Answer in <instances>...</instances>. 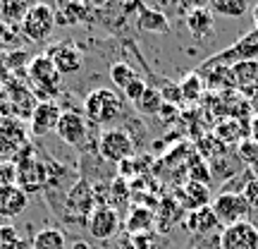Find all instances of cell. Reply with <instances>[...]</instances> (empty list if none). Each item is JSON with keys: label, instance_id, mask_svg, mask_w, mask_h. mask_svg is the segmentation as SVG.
Listing matches in <instances>:
<instances>
[{"label": "cell", "instance_id": "6da1fadb", "mask_svg": "<svg viewBox=\"0 0 258 249\" xmlns=\"http://www.w3.org/2000/svg\"><path fill=\"white\" fill-rule=\"evenodd\" d=\"M122 108H124V98L117 91L105 89V86L89 91L84 98V118H86V122L98 125V127H108L115 120H120Z\"/></svg>", "mask_w": 258, "mask_h": 249}, {"label": "cell", "instance_id": "7a4b0ae2", "mask_svg": "<svg viewBox=\"0 0 258 249\" xmlns=\"http://www.w3.org/2000/svg\"><path fill=\"white\" fill-rule=\"evenodd\" d=\"M60 84H62V77L46 53L31 58V63L27 67V86L34 91L36 98L53 101V96H57V91H60Z\"/></svg>", "mask_w": 258, "mask_h": 249}, {"label": "cell", "instance_id": "3957f363", "mask_svg": "<svg viewBox=\"0 0 258 249\" xmlns=\"http://www.w3.org/2000/svg\"><path fill=\"white\" fill-rule=\"evenodd\" d=\"M36 154V151H34ZM29 146L22 151L17 156V182L15 185L27 194H36V192H43L48 185V168H46V161H41L38 156H34Z\"/></svg>", "mask_w": 258, "mask_h": 249}, {"label": "cell", "instance_id": "277c9868", "mask_svg": "<svg viewBox=\"0 0 258 249\" xmlns=\"http://www.w3.org/2000/svg\"><path fill=\"white\" fill-rule=\"evenodd\" d=\"M55 8L53 5H46V3H36V5H31L27 12V17L22 19V34L27 41H34V43H43L50 34H53V29H55Z\"/></svg>", "mask_w": 258, "mask_h": 249}, {"label": "cell", "instance_id": "5b68a950", "mask_svg": "<svg viewBox=\"0 0 258 249\" xmlns=\"http://www.w3.org/2000/svg\"><path fill=\"white\" fill-rule=\"evenodd\" d=\"M98 154L105 163L120 166L122 161L134 156V139L127 129L122 127H108L98 137Z\"/></svg>", "mask_w": 258, "mask_h": 249}, {"label": "cell", "instance_id": "8992f818", "mask_svg": "<svg viewBox=\"0 0 258 249\" xmlns=\"http://www.w3.org/2000/svg\"><path fill=\"white\" fill-rule=\"evenodd\" d=\"M93 209H96L93 187L89 185L84 177H79V180L67 189V194H64V211H67L64 218L72 223H84V225H86V221H89V216H91Z\"/></svg>", "mask_w": 258, "mask_h": 249}, {"label": "cell", "instance_id": "52a82bcc", "mask_svg": "<svg viewBox=\"0 0 258 249\" xmlns=\"http://www.w3.org/2000/svg\"><path fill=\"white\" fill-rule=\"evenodd\" d=\"M211 206H213V211H215V216H218L220 225H225V228L234 225V223L249 221L251 206L244 199L241 192H220Z\"/></svg>", "mask_w": 258, "mask_h": 249}, {"label": "cell", "instance_id": "ba28073f", "mask_svg": "<svg viewBox=\"0 0 258 249\" xmlns=\"http://www.w3.org/2000/svg\"><path fill=\"white\" fill-rule=\"evenodd\" d=\"M86 230L96 240H110L120 230V213L110 204H96L86 221Z\"/></svg>", "mask_w": 258, "mask_h": 249}, {"label": "cell", "instance_id": "9c48e42d", "mask_svg": "<svg viewBox=\"0 0 258 249\" xmlns=\"http://www.w3.org/2000/svg\"><path fill=\"white\" fill-rule=\"evenodd\" d=\"M241 60H258V29L249 31V34H244V36L237 41V43H232L230 48H225L220 53H215L211 60H206V63L211 65H234V63H241Z\"/></svg>", "mask_w": 258, "mask_h": 249}, {"label": "cell", "instance_id": "30bf717a", "mask_svg": "<svg viewBox=\"0 0 258 249\" xmlns=\"http://www.w3.org/2000/svg\"><path fill=\"white\" fill-rule=\"evenodd\" d=\"M46 56L53 60L55 70L60 72V77L79 72V70H82V65H84L82 48L77 46V43H72V41H60V43H53V46L46 51Z\"/></svg>", "mask_w": 258, "mask_h": 249}, {"label": "cell", "instance_id": "8fae6325", "mask_svg": "<svg viewBox=\"0 0 258 249\" xmlns=\"http://www.w3.org/2000/svg\"><path fill=\"white\" fill-rule=\"evenodd\" d=\"M220 249H258V228L251 221L222 228Z\"/></svg>", "mask_w": 258, "mask_h": 249}, {"label": "cell", "instance_id": "7c38bea8", "mask_svg": "<svg viewBox=\"0 0 258 249\" xmlns=\"http://www.w3.org/2000/svg\"><path fill=\"white\" fill-rule=\"evenodd\" d=\"M55 134L62 139L67 146H82V141L89 137V122L79 111H62L57 120Z\"/></svg>", "mask_w": 258, "mask_h": 249}, {"label": "cell", "instance_id": "4fadbf2b", "mask_svg": "<svg viewBox=\"0 0 258 249\" xmlns=\"http://www.w3.org/2000/svg\"><path fill=\"white\" fill-rule=\"evenodd\" d=\"M60 115H62V108L55 101H38L31 118H29V134L48 137L50 132H55Z\"/></svg>", "mask_w": 258, "mask_h": 249}, {"label": "cell", "instance_id": "5bb4252c", "mask_svg": "<svg viewBox=\"0 0 258 249\" xmlns=\"http://www.w3.org/2000/svg\"><path fill=\"white\" fill-rule=\"evenodd\" d=\"M29 146L27 129L15 118H3L0 120V156H15L22 154Z\"/></svg>", "mask_w": 258, "mask_h": 249}, {"label": "cell", "instance_id": "9a60e30c", "mask_svg": "<svg viewBox=\"0 0 258 249\" xmlns=\"http://www.w3.org/2000/svg\"><path fill=\"white\" fill-rule=\"evenodd\" d=\"M234 91L249 93V98L258 91V60H241L232 65Z\"/></svg>", "mask_w": 258, "mask_h": 249}, {"label": "cell", "instance_id": "2e32d148", "mask_svg": "<svg viewBox=\"0 0 258 249\" xmlns=\"http://www.w3.org/2000/svg\"><path fill=\"white\" fill-rule=\"evenodd\" d=\"M29 206V194L22 192L17 185L0 187V218H15L24 213Z\"/></svg>", "mask_w": 258, "mask_h": 249}, {"label": "cell", "instance_id": "e0dca14e", "mask_svg": "<svg viewBox=\"0 0 258 249\" xmlns=\"http://www.w3.org/2000/svg\"><path fill=\"white\" fill-rule=\"evenodd\" d=\"M184 24L191 36L203 38V36H208L213 31V27H215V15L211 12L208 5H194V8L186 12Z\"/></svg>", "mask_w": 258, "mask_h": 249}, {"label": "cell", "instance_id": "ac0fdd59", "mask_svg": "<svg viewBox=\"0 0 258 249\" xmlns=\"http://www.w3.org/2000/svg\"><path fill=\"white\" fill-rule=\"evenodd\" d=\"M203 84L208 89H215V91H225V89H234V79H232V67L230 65H211L203 63L201 72Z\"/></svg>", "mask_w": 258, "mask_h": 249}, {"label": "cell", "instance_id": "d6986e66", "mask_svg": "<svg viewBox=\"0 0 258 249\" xmlns=\"http://www.w3.org/2000/svg\"><path fill=\"white\" fill-rule=\"evenodd\" d=\"M184 223H186V230L194 232V235H208V232L220 228V221H218V216L213 211V206H203V209L189 211Z\"/></svg>", "mask_w": 258, "mask_h": 249}, {"label": "cell", "instance_id": "ffe728a7", "mask_svg": "<svg viewBox=\"0 0 258 249\" xmlns=\"http://www.w3.org/2000/svg\"><path fill=\"white\" fill-rule=\"evenodd\" d=\"M179 206L186 211H196L203 206H211V187L201 185V182H186L179 192Z\"/></svg>", "mask_w": 258, "mask_h": 249}, {"label": "cell", "instance_id": "44dd1931", "mask_svg": "<svg viewBox=\"0 0 258 249\" xmlns=\"http://www.w3.org/2000/svg\"><path fill=\"white\" fill-rule=\"evenodd\" d=\"M137 27L139 31H148V34H167L170 31V19H167L165 12L144 5L137 12Z\"/></svg>", "mask_w": 258, "mask_h": 249}, {"label": "cell", "instance_id": "7402d4cb", "mask_svg": "<svg viewBox=\"0 0 258 249\" xmlns=\"http://www.w3.org/2000/svg\"><path fill=\"white\" fill-rule=\"evenodd\" d=\"M215 139L222 146H239L246 139V127L239 118H225V120L215 127Z\"/></svg>", "mask_w": 258, "mask_h": 249}, {"label": "cell", "instance_id": "603a6c76", "mask_svg": "<svg viewBox=\"0 0 258 249\" xmlns=\"http://www.w3.org/2000/svg\"><path fill=\"white\" fill-rule=\"evenodd\" d=\"M91 19V8L84 3H67L55 8V24L60 27H70V24H82Z\"/></svg>", "mask_w": 258, "mask_h": 249}, {"label": "cell", "instance_id": "cb8c5ba5", "mask_svg": "<svg viewBox=\"0 0 258 249\" xmlns=\"http://www.w3.org/2000/svg\"><path fill=\"white\" fill-rule=\"evenodd\" d=\"M31 249H67L64 232L57 228H43L31 237Z\"/></svg>", "mask_w": 258, "mask_h": 249}, {"label": "cell", "instance_id": "d4e9b609", "mask_svg": "<svg viewBox=\"0 0 258 249\" xmlns=\"http://www.w3.org/2000/svg\"><path fill=\"white\" fill-rule=\"evenodd\" d=\"M29 8H31V5L24 3V0H3V3H0V22L12 24V27H19L22 19L27 17Z\"/></svg>", "mask_w": 258, "mask_h": 249}, {"label": "cell", "instance_id": "484cf974", "mask_svg": "<svg viewBox=\"0 0 258 249\" xmlns=\"http://www.w3.org/2000/svg\"><path fill=\"white\" fill-rule=\"evenodd\" d=\"M179 89H182V103H199L203 91H206V84H203V77L199 72H189L179 82Z\"/></svg>", "mask_w": 258, "mask_h": 249}, {"label": "cell", "instance_id": "4316f807", "mask_svg": "<svg viewBox=\"0 0 258 249\" xmlns=\"http://www.w3.org/2000/svg\"><path fill=\"white\" fill-rule=\"evenodd\" d=\"M163 106H165V103H163V96H160V91L153 89V86H148L146 93L134 103V108H137L141 115H146V118H156V115H160Z\"/></svg>", "mask_w": 258, "mask_h": 249}, {"label": "cell", "instance_id": "83f0119b", "mask_svg": "<svg viewBox=\"0 0 258 249\" xmlns=\"http://www.w3.org/2000/svg\"><path fill=\"white\" fill-rule=\"evenodd\" d=\"M27 38L22 34L19 27H12V24H5L0 22V53H12V51H22V43Z\"/></svg>", "mask_w": 258, "mask_h": 249}, {"label": "cell", "instance_id": "f1b7e54d", "mask_svg": "<svg viewBox=\"0 0 258 249\" xmlns=\"http://www.w3.org/2000/svg\"><path fill=\"white\" fill-rule=\"evenodd\" d=\"M211 12L213 15H222V17H230V19H239L246 15L249 5L244 0H213L211 5Z\"/></svg>", "mask_w": 258, "mask_h": 249}, {"label": "cell", "instance_id": "f546056e", "mask_svg": "<svg viewBox=\"0 0 258 249\" xmlns=\"http://www.w3.org/2000/svg\"><path fill=\"white\" fill-rule=\"evenodd\" d=\"M151 223H153V213L144 209V206H139V209H132L127 216V230L129 232H146L151 228Z\"/></svg>", "mask_w": 258, "mask_h": 249}, {"label": "cell", "instance_id": "4dcf8cb0", "mask_svg": "<svg viewBox=\"0 0 258 249\" xmlns=\"http://www.w3.org/2000/svg\"><path fill=\"white\" fill-rule=\"evenodd\" d=\"M137 77L139 74L134 72V67H132L129 63H115L110 67V79H112V84H115L120 91H124L129 84L137 79Z\"/></svg>", "mask_w": 258, "mask_h": 249}, {"label": "cell", "instance_id": "1f68e13d", "mask_svg": "<svg viewBox=\"0 0 258 249\" xmlns=\"http://www.w3.org/2000/svg\"><path fill=\"white\" fill-rule=\"evenodd\" d=\"M31 242H27L12 225H0V249H29Z\"/></svg>", "mask_w": 258, "mask_h": 249}, {"label": "cell", "instance_id": "d6a6232c", "mask_svg": "<svg viewBox=\"0 0 258 249\" xmlns=\"http://www.w3.org/2000/svg\"><path fill=\"white\" fill-rule=\"evenodd\" d=\"M186 173H189V180H191V182H201V185H208V182H211L208 163H206L201 156H196L191 163H186Z\"/></svg>", "mask_w": 258, "mask_h": 249}, {"label": "cell", "instance_id": "836d02e7", "mask_svg": "<svg viewBox=\"0 0 258 249\" xmlns=\"http://www.w3.org/2000/svg\"><path fill=\"white\" fill-rule=\"evenodd\" d=\"M237 148H239V158H241V161H244L249 168L258 170V144H256V141H253L251 137H246Z\"/></svg>", "mask_w": 258, "mask_h": 249}, {"label": "cell", "instance_id": "e575fe53", "mask_svg": "<svg viewBox=\"0 0 258 249\" xmlns=\"http://www.w3.org/2000/svg\"><path fill=\"white\" fill-rule=\"evenodd\" d=\"M158 91H160V96H163V103H165V106H175L177 108V106L182 103V89H179V84L177 82H165Z\"/></svg>", "mask_w": 258, "mask_h": 249}, {"label": "cell", "instance_id": "d590c367", "mask_svg": "<svg viewBox=\"0 0 258 249\" xmlns=\"http://www.w3.org/2000/svg\"><path fill=\"white\" fill-rule=\"evenodd\" d=\"M146 89H148V84L144 82L141 77H137V79L129 84L124 91H122V98H124V101H129V103H137L139 98H141V96L146 93Z\"/></svg>", "mask_w": 258, "mask_h": 249}, {"label": "cell", "instance_id": "8d00e7d4", "mask_svg": "<svg viewBox=\"0 0 258 249\" xmlns=\"http://www.w3.org/2000/svg\"><path fill=\"white\" fill-rule=\"evenodd\" d=\"M31 58L27 51L22 48V51H12V53H8V70L12 72V70H24V67H29V63H31Z\"/></svg>", "mask_w": 258, "mask_h": 249}, {"label": "cell", "instance_id": "74e56055", "mask_svg": "<svg viewBox=\"0 0 258 249\" xmlns=\"http://www.w3.org/2000/svg\"><path fill=\"white\" fill-rule=\"evenodd\" d=\"M241 194H244V199L249 202L251 211H253V209L258 211V177H249V180L244 182V189H241Z\"/></svg>", "mask_w": 258, "mask_h": 249}, {"label": "cell", "instance_id": "f35d334b", "mask_svg": "<svg viewBox=\"0 0 258 249\" xmlns=\"http://www.w3.org/2000/svg\"><path fill=\"white\" fill-rule=\"evenodd\" d=\"M10 79V70H8V53H0V84Z\"/></svg>", "mask_w": 258, "mask_h": 249}, {"label": "cell", "instance_id": "ab89813d", "mask_svg": "<svg viewBox=\"0 0 258 249\" xmlns=\"http://www.w3.org/2000/svg\"><path fill=\"white\" fill-rule=\"evenodd\" d=\"M0 113L10 118V108H8V98H5V91H3V84H0Z\"/></svg>", "mask_w": 258, "mask_h": 249}, {"label": "cell", "instance_id": "60d3db41", "mask_svg": "<svg viewBox=\"0 0 258 249\" xmlns=\"http://www.w3.org/2000/svg\"><path fill=\"white\" fill-rule=\"evenodd\" d=\"M251 139H253V141L258 144V115L253 118V120H251Z\"/></svg>", "mask_w": 258, "mask_h": 249}, {"label": "cell", "instance_id": "b9f144b4", "mask_svg": "<svg viewBox=\"0 0 258 249\" xmlns=\"http://www.w3.org/2000/svg\"><path fill=\"white\" fill-rule=\"evenodd\" d=\"M249 106H251V111H253V113H256V115H258V91H256V93H253V96H251V98H249Z\"/></svg>", "mask_w": 258, "mask_h": 249}, {"label": "cell", "instance_id": "7bdbcfd3", "mask_svg": "<svg viewBox=\"0 0 258 249\" xmlns=\"http://www.w3.org/2000/svg\"><path fill=\"white\" fill-rule=\"evenodd\" d=\"M253 22H256V29H258V5L253 8Z\"/></svg>", "mask_w": 258, "mask_h": 249}]
</instances>
